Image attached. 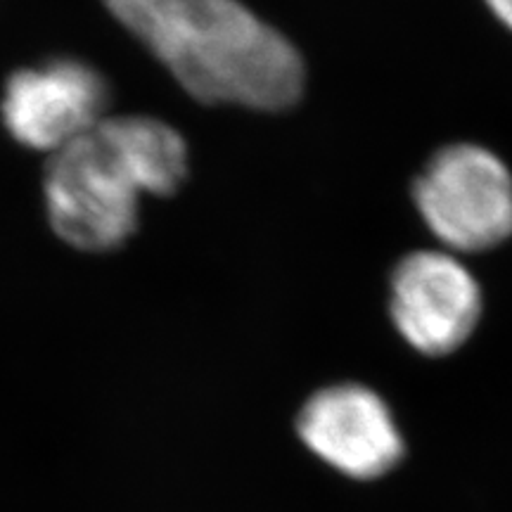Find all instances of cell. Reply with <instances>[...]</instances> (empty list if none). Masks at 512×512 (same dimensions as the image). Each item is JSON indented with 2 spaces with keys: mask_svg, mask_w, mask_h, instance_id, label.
Instances as JSON below:
<instances>
[{
  "mask_svg": "<svg viewBox=\"0 0 512 512\" xmlns=\"http://www.w3.org/2000/svg\"><path fill=\"white\" fill-rule=\"evenodd\" d=\"M110 86L91 64L60 57L10 76L3 121L12 138L38 152L62 150L107 117Z\"/></svg>",
  "mask_w": 512,
  "mask_h": 512,
  "instance_id": "5",
  "label": "cell"
},
{
  "mask_svg": "<svg viewBox=\"0 0 512 512\" xmlns=\"http://www.w3.org/2000/svg\"><path fill=\"white\" fill-rule=\"evenodd\" d=\"M413 197L448 252H486L512 235V174L482 145L439 150L415 181Z\"/></svg>",
  "mask_w": 512,
  "mask_h": 512,
  "instance_id": "3",
  "label": "cell"
},
{
  "mask_svg": "<svg viewBox=\"0 0 512 512\" xmlns=\"http://www.w3.org/2000/svg\"><path fill=\"white\" fill-rule=\"evenodd\" d=\"M297 432L320 460L351 479H380L403 458V437L380 394L332 384L304 403Z\"/></svg>",
  "mask_w": 512,
  "mask_h": 512,
  "instance_id": "6",
  "label": "cell"
},
{
  "mask_svg": "<svg viewBox=\"0 0 512 512\" xmlns=\"http://www.w3.org/2000/svg\"><path fill=\"white\" fill-rule=\"evenodd\" d=\"M498 22L512 31V0H484Z\"/></svg>",
  "mask_w": 512,
  "mask_h": 512,
  "instance_id": "7",
  "label": "cell"
},
{
  "mask_svg": "<svg viewBox=\"0 0 512 512\" xmlns=\"http://www.w3.org/2000/svg\"><path fill=\"white\" fill-rule=\"evenodd\" d=\"M389 316L408 347L425 356H448L475 332L482 290L451 252L422 249L403 256L394 268Z\"/></svg>",
  "mask_w": 512,
  "mask_h": 512,
  "instance_id": "4",
  "label": "cell"
},
{
  "mask_svg": "<svg viewBox=\"0 0 512 512\" xmlns=\"http://www.w3.org/2000/svg\"><path fill=\"white\" fill-rule=\"evenodd\" d=\"M188 171V145L176 128L145 114H107L50 155L43 176L50 226L83 252H112L138 230L140 195H174Z\"/></svg>",
  "mask_w": 512,
  "mask_h": 512,
  "instance_id": "2",
  "label": "cell"
},
{
  "mask_svg": "<svg viewBox=\"0 0 512 512\" xmlns=\"http://www.w3.org/2000/svg\"><path fill=\"white\" fill-rule=\"evenodd\" d=\"M107 10L204 105L278 112L306 69L287 38L240 0H105Z\"/></svg>",
  "mask_w": 512,
  "mask_h": 512,
  "instance_id": "1",
  "label": "cell"
}]
</instances>
